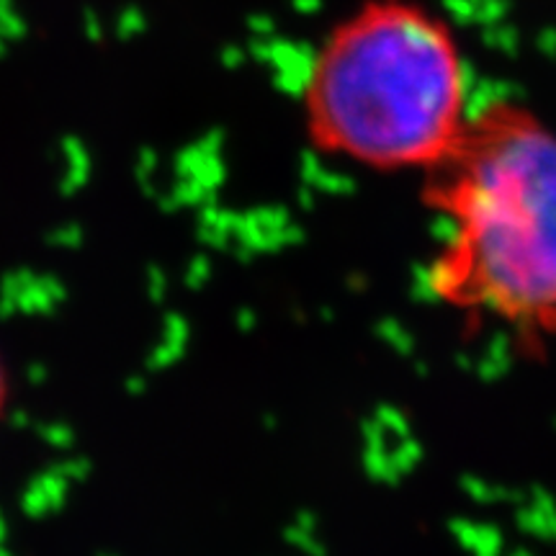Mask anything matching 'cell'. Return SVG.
Returning <instances> with one entry per match:
<instances>
[{
    "mask_svg": "<svg viewBox=\"0 0 556 556\" xmlns=\"http://www.w3.org/2000/svg\"><path fill=\"white\" fill-rule=\"evenodd\" d=\"M420 186L443 227L428 294L526 351L556 340V124L520 101H477Z\"/></svg>",
    "mask_w": 556,
    "mask_h": 556,
    "instance_id": "1",
    "label": "cell"
},
{
    "mask_svg": "<svg viewBox=\"0 0 556 556\" xmlns=\"http://www.w3.org/2000/svg\"><path fill=\"white\" fill-rule=\"evenodd\" d=\"M477 101L454 24L422 0H361L328 26L299 86L307 144L379 176L422 178Z\"/></svg>",
    "mask_w": 556,
    "mask_h": 556,
    "instance_id": "2",
    "label": "cell"
}]
</instances>
